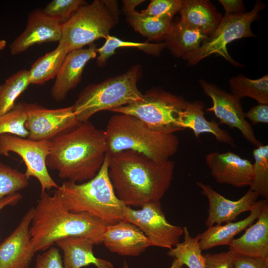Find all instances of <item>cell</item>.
<instances>
[{"instance_id": "obj_1", "label": "cell", "mask_w": 268, "mask_h": 268, "mask_svg": "<svg viewBox=\"0 0 268 268\" xmlns=\"http://www.w3.org/2000/svg\"><path fill=\"white\" fill-rule=\"evenodd\" d=\"M108 155L110 180L127 206L141 207L160 201L171 185L175 167L172 160L155 161L130 150Z\"/></svg>"}, {"instance_id": "obj_2", "label": "cell", "mask_w": 268, "mask_h": 268, "mask_svg": "<svg viewBox=\"0 0 268 268\" xmlns=\"http://www.w3.org/2000/svg\"><path fill=\"white\" fill-rule=\"evenodd\" d=\"M47 168L59 177L81 183L93 179L99 172L107 153L104 131L89 121L50 140Z\"/></svg>"}, {"instance_id": "obj_3", "label": "cell", "mask_w": 268, "mask_h": 268, "mask_svg": "<svg viewBox=\"0 0 268 268\" xmlns=\"http://www.w3.org/2000/svg\"><path fill=\"white\" fill-rule=\"evenodd\" d=\"M107 225L100 219L85 213H73L64 206L57 193L41 194L30 227L35 251H45L61 239L80 236L102 243Z\"/></svg>"}, {"instance_id": "obj_4", "label": "cell", "mask_w": 268, "mask_h": 268, "mask_svg": "<svg viewBox=\"0 0 268 268\" xmlns=\"http://www.w3.org/2000/svg\"><path fill=\"white\" fill-rule=\"evenodd\" d=\"M57 193L64 207L73 213H85L107 225L124 220L126 206L117 197L108 175V155L97 174L81 183L66 181Z\"/></svg>"}, {"instance_id": "obj_5", "label": "cell", "mask_w": 268, "mask_h": 268, "mask_svg": "<svg viewBox=\"0 0 268 268\" xmlns=\"http://www.w3.org/2000/svg\"><path fill=\"white\" fill-rule=\"evenodd\" d=\"M104 133L109 154L130 150L162 161L174 155L179 145L174 134L156 132L137 118L124 114L111 116Z\"/></svg>"}, {"instance_id": "obj_6", "label": "cell", "mask_w": 268, "mask_h": 268, "mask_svg": "<svg viewBox=\"0 0 268 268\" xmlns=\"http://www.w3.org/2000/svg\"><path fill=\"white\" fill-rule=\"evenodd\" d=\"M142 74L141 67L136 65L122 74L87 85L72 105L78 121H88L99 112L111 111L141 99L143 94L137 83Z\"/></svg>"}, {"instance_id": "obj_7", "label": "cell", "mask_w": 268, "mask_h": 268, "mask_svg": "<svg viewBox=\"0 0 268 268\" xmlns=\"http://www.w3.org/2000/svg\"><path fill=\"white\" fill-rule=\"evenodd\" d=\"M118 2L94 0L81 6L67 21L62 24L59 43L68 52L83 48L99 39L109 36L119 21Z\"/></svg>"}, {"instance_id": "obj_8", "label": "cell", "mask_w": 268, "mask_h": 268, "mask_svg": "<svg viewBox=\"0 0 268 268\" xmlns=\"http://www.w3.org/2000/svg\"><path fill=\"white\" fill-rule=\"evenodd\" d=\"M188 102L182 96L154 88L143 94L141 99L110 111L134 116L156 132L174 134L182 131L177 118Z\"/></svg>"}, {"instance_id": "obj_9", "label": "cell", "mask_w": 268, "mask_h": 268, "mask_svg": "<svg viewBox=\"0 0 268 268\" xmlns=\"http://www.w3.org/2000/svg\"><path fill=\"white\" fill-rule=\"evenodd\" d=\"M266 6L262 1L257 0L250 11L239 14H225L212 36L183 59L188 62V65L193 66L204 58L216 54L233 66L242 67V65L235 61L229 54L227 45L236 40L256 37L252 31L251 24L258 18L260 12Z\"/></svg>"}, {"instance_id": "obj_10", "label": "cell", "mask_w": 268, "mask_h": 268, "mask_svg": "<svg viewBox=\"0 0 268 268\" xmlns=\"http://www.w3.org/2000/svg\"><path fill=\"white\" fill-rule=\"evenodd\" d=\"M50 140H33L10 134H0V155L18 154L26 166L24 173L29 179L35 177L41 186V194L52 188L59 189L48 171L46 161L49 154Z\"/></svg>"}, {"instance_id": "obj_11", "label": "cell", "mask_w": 268, "mask_h": 268, "mask_svg": "<svg viewBox=\"0 0 268 268\" xmlns=\"http://www.w3.org/2000/svg\"><path fill=\"white\" fill-rule=\"evenodd\" d=\"M124 217L144 233L151 246L171 249L179 242L183 234L182 227L167 221L160 201L146 203L139 209L126 205Z\"/></svg>"}, {"instance_id": "obj_12", "label": "cell", "mask_w": 268, "mask_h": 268, "mask_svg": "<svg viewBox=\"0 0 268 268\" xmlns=\"http://www.w3.org/2000/svg\"><path fill=\"white\" fill-rule=\"evenodd\" d=\"M27 118L25 127L28 138L33 140H50L77 126L72 106L50 109L36 104L25 103Z\"/></svg>"}, {"instance_id": "obj_13", "label": "cell", "mask_w": 268, "mask_h": 268, "mask_svg": "<svg viewBox=\"0 0 268 268\" xmlns=\"http://www.w3.org/2000/svg\"><path fill=\"white\" fill-rule=\"evenodd\" d=\"M199 83L205 95L212 100V106L206 109L219 119V124L240 131L244 138L258 147L263 144L255 135L254 130L245 116L240 99L213 83L200 79Z\"/></svg>"}, {"instance_id": "obj_14", "label": "cell", "mask_w": 268, "mask_h": 268, "mask_svg": "<svg viewBox=\"0 0 268 268\" xmlns=\"http://www.w3.org/2000/svg\"><path fill=\"white\" fill-rule=\"evenodd\" d=\"M34 212L30 208L14 230L0 244V268H30L35 248L30 227Z\"/></svg>"}, {"instance_id": "obj_15", "label": "cell", "mask_w": 268, "mask_h": 268, "mask_svg": "<svg viewBox=\"0 0 268 268\" xmlns=\"http://www.w3.org/2000/svg\"><path fill=\"white\" fill-rule=\"evenodd\" d=\"M205 163L216 181L237 188L250 186L252 179V163L234 152H211Z\"/></svg>"}, {"instance_id": "obj_16", "label": "cell", "mask_w": 268, "mask_h": 268, "mask_svg": "<svg viewBox=\"0 0 268 268\" xmlns=\"http://www.w3.org/2000/svg\"><path fill=\"white\" fill-rule=\"evenodd\" d=\"M62 37V24L36 9L28 14L24 31L9 45L12 55H16L31 47L44 43L59 42Z\"/></svg>"}, {"instance_id": "obj_17", "label": "cell", "mask_w": 268, "mask_h": 268, "mask_svg": "<svg viewBox=\"0 0 268 268\" xmlns=\"http://www.w3.org/2000/svg\"><path fill=\"white\" fill-rule=\"evenodd\" d=\"M197 185L208 200V216L205 221L207 228L215 224L221 225L232 222L241 213L250 211L259 197L249 189L238 200L232 201L222 196L210 185L201 182H197Z\"/></svg>"}, {"instance_id": "obj_18", "label": "cell", "mask_w": 268, "mask_h": 268, "mask_svg": "<svg viewBox=\"0 0 268 268\" xmlns=\"http://www.w3.org/2000/svg\"><path fill=\"white\" fill-rule=\"evenodd\" d=\"M96 45L69 52L55 77L51 95L57 102L65 99L68 93L80 82L86 64L97 56Z\"/></svg>"}, {"instance_id": "obj_19", "label": "cell", "mask_w": 268, "mask_h": 268, "mask_svg": "<svg viewBox=\"0 0 268 268\" xmlns=\"http://www.w3.org/2000/svg\"><path fill=\"white\" fill-rule=\"evenodd\" d=\"M102 243L110 252L124 256H138L151 246L144 233L126 220L107 225Z\"/></svg>"}, {"instance_id": "obj_20", "label": "cell", "mask_w": 268, "mask_h": 268, "mask_svg": "<svg viewBox=\"0 0 268 268\" xmlns=\"http://www.w3.org/2000/svg\"><path fill=\"white\" fill-rule=\"evenodd\" d=\"M204 108V104L201 101L188 102L178 116L179 127L182 130L191 129L197 138L202 134H210L218 142L235 147L234 139L228 131L221 129L215 120L208 121L205 118Z\"/></svg>"}, {"instance_id": "obj_21", "label": "cell", "mask_w": 268, "mask_h": 268, "mask_svg": "<svg viewBox=\"0 0 268 268\" xmlns=\"http://www.w3.org/2000/svg\"><path fill=\"white\" fill-rule=\"evenodd\" d=\"M232 253L244 256L268 259V204L240 237L229 245Z\"/></svg>"}, {"instance_id": "obj_22", "label": "cell", "mask_w": 268, "mask_h": 268, "mask_svg": "<svg viewBox=\"0 0 268 268\" xmlns=\"http://www.w3.org/2000/svg\"><path fill=\"white\" fill-rule=\"evenodd\" d=\"M63 251L64 268H81L94 265L96 268H114L109 261L94 256L95 244L91 239L80 236H70L57 241L55 244Z\"/></svg>"}, {"instance_id": "obj_23", "label": "cell", "mask_w": 268, "mask_h": 268, "mask_svg": "<svg viewBox=\"0 0 268 268\" xmlns=\"http://www.w3.org/2000/svg\"><path fill=\"white\" fill-rule=\"evenodd\" d=\"M268 200L257 201L250 210V214L237 222H229L224 225H215L199 234V244L202 251L221 245H229L234 237L248 228L257 219Z\"/></svg>"}, {"instance_id": "obj_24", "label": "cell", "mask_w": 268, "mask_h": 268, "mask_svg": "<svg viewBox=\"0 0 268 268\" xmlns=\"http://www.w3.org/2000/svg\"><path fill=\"white\" fill-rule=\"evenodd\" d=\"M143 0H123V10L127 21L136 32L151 41L164 40L171 31L174 22L172 19L143 15L135 7Z\"/></svg>"}, {"instance_id": "obj_25", "label": "cell", "mask_w": 268, "mask_h": 268, "mask_svg": "<svg viewBox=\"0 0 268 268\" xmlns=\"http://www.w3.org/2000/svg\"><path fill=\"white\" fill-rule=\"evenodd\" d=\"M179 12L181 22L200 30L208 38L216 30L223 17L207 0H184Z\"/></svg>"}, {"instance_id": "obj_26", "label": "cell", "mask_w": 268, "mask_h": 268, "mask_svg": "<svg viewBox=\"0 0 268 268\" xmlns=\"http://www.w3.org/2000/svg\"><path fill=\"white\" fill-rule=\"evenodd\" d=\"M208 37L199 30L193 28L179 20L164 39L167 48L176 58L183 59L197 49Z\"/></svg>"}, {"instance_id": "obj_27", "label": "cell", "mask_w": 268, "mask_h": 268, "mask_svg": "<svg viewBox=\"0 0 268 268\" xmlns=\"http://www.w3.org/2000/svg\"><path fill=\"white\" fill-rule=\"evenodd\" d=\"M68 53L62 44L38 59L28 70L30 84H42L56 77Z\"/></svg>"}, {"instance_id": "obj_28", "label": "cell", "mask_w": 268, "mask_h": 268, "mask_svg": "<svg viewBox=\"0 0 268 268\" xmlns=\"http://www.w3.org/2000/svg\"><path fill=\"white\" fill-rule=\"evenodd\" d=\"M184 241L177 243L168 251L169 256L176 259L183 267L188 268H205V260L199 244V235L192 237L187 226L183 227Z\"/></svg>"}, {"instance_id": "obj_29", "label": "cell", "mask_w": 268, "mask_h": 268, "mask_svg": "<svg viewBox=\"0 0 268 268\" xmlns=\"http://www.w3.org/2000/svg\"><path fill=\"white\" fill-rule=\"evenodd\" d=\"M229 85L232 94L241 99L247 97L259 103L268 104V75L252 79L242 74L231 77Z\"/></svg>"}, {"instance_id": "obj_30", "label": "cell", "mask_w": 268, "mask_h": 268, "mask_svg": "<svg viewBox=\"0 0 268 268\" xmlns=\"http://www.w3.org/2000/svg\"><path fill=\"white\" fill-rule=\"evenodd\" d=\"M123 47L136 48L147 54L158 56L165 48V45L164 42L152 43L126 41L109 35L106 38L103 45L97 49V53L98 54L96 59L97 66L104 67L109 58L115 54L116 50Z\"/></svg>"}, {"instance_id": "obj_31", "label": "cell", "mask_w": 268, "mask_h": 268, "mask_svg": "<svg viewBox=\"0 0 268 268\" xmlns=\"http://www.w3.org/2000/svg\"><path fill=\"white\" fill-rule=\"evenodd\" d=\"M30 84L28 70L20 69L0 85V116L11 110L17 98Z\"/></svg>"}, {"instance_id": "obj_32", "label": "cell", "mask_w": 268, "mask_h": 268, "mask_svg": "<svg viewBox=\"0 0 268 268\" xmlns=\"http://www.w3.org/2000/svg\"><path fill=\"white\" fill-rule=\"evenodd\" d=\"M252 179L250 190L268 200V145L256 147L253 151Z\"/></svg>"}, {"instance_id": "obj_33", "label": "cell", "mask_w": 268, "mask_h": 268, "mask_svg": "<svg viewBox=\"0 0 268 268\" xmlns=\"http://www.w3.org/2000/svg\"><path fill=\"white\" fill-rule=\"evenodd\" d=\"M26 118L25 103L15 105L11 110L0 116V134H10L27 138L28 132L25 127Z\"/></svg>"}, {"instance_id": "obj_34", "label": "cell", "mask_w": 268, "mask_h": 268, "mask_svg": "<svg viewBox=\"0 0 268 268\" xmlns=\"http://www.w3.org/2000/svg\"><path fill=\"white\" fill-rule=\"evenodd\" d=\"M28 184L25 173L0 162V199L18 193Z\"/></svg>"}, {"instance_id": "obj_35", "label": "cell", "mask_w": 268, "mask_h": 268, "mask_svg": "<svg viewBox=\"0 0 268 268\" xmlns=\"http://www.w3.org/2000/svg\"><path fill=\"white\" fill-rule=\"evenodd\" d=\"M87 3L83 0H53L42 10L45 14L62 24L81 6Z\"/></svg>"}, {"instance_id": "obj_36", "label": "cell", "mask_w": 268, "mask_h": 268, "mask_svg": "<svg viewBox=\"0 0 268 268\" xmlns=\"http://www.w3.org/2000/svg\"><path fill=\"white\" fill-rule=\"evenodd\" d=\"M183 2L184 0H152L140 13L149 16L172 19L180 11Z\"/></svg>"}, {"instance_id": "obj_37", "label": "cell", "mask_w": 268, "mask_h": 268, "mask_svg": "<svg viewBox=\"0 0 268 268\" xmlns=\"http://www.w3.org/2000/svg\"><path fill=\"white\" fill-rule=\"evenodd\" d=\"M35 268H64L59 250L52 246L42 254L38 255Z\"/></svg>"}, {"instance_id": "obj_38", "label": "cell", "mask_w": 268, "mask_h": 268, "mask_svg": "<svg viewBox=\"0 0 268 268\" xmlns=\"http://www.w3.org/2000/svg\"><path fill=\"white\" fill-rule=\"evenodd\" d=\"M205 268H234V254L228 251L203 255Z\"/></svg>"}, {"instance_id": "obj_39", "label": "cell", "mask_w": 268, "mask_h": 268, "mask_svg": "<svg viewBox=\"0 0 268 268\" xmlns=\"http://www.w3.org/2000/svg\"><path fill=\"white\" fill-rule=\"evenodd\" d=\"M234 268H268V259L234 254Z\"/></svg>"}, {"instance_id": "obj_40", "label": "cell", "mask_w": 268, "mask_h": 268, "mask_svg": "<svg viewBox=\"0 0 268 268\" xmlns=\"http://www.w3.org/2000/svg\"><path fill=\"white\" fill-rule=\"evenodd\" d=\"M246 119L253 125L268 123V104L259 103L245 113Z\"/></svg>"}, {"instance_id": "obj_41", "label": "cell", "mask_w": 268, "mask_h": 268, "mask_svg": "<svg viewBox=\"0 0 268 268\" xmlns=\"http://www.w3.org/2000/svg\"><path fill=\"white\" fill-rule=\"evenodd\" d=\"M223 7L225 14H239L246 12L243 1L241 0H219Z\"/></svg>"}, {"instance_id": "obj_42", "label": "cell", "mask_w": 268, "mask_h": 268, "mask_svg": "<svg viewBox=\"0 0 268 268\" xmlns=\"http://www.w3.org/2000/svg\"><path fill=\"white\" fill-rule=\"evenodd\" d=\"M21 199V195L19 193H17L0 199V210L7 205H16Z\"/></svg>"}, {"instance_id": "obj_43", "label": "cell", "mask_w": 268, "mask_h": 268, "mask_svg": "<svg viewBox=\"0 0 268 268\" xmlns=\"http://www.w3.org/2000/svg\"><path fill=\"white\" fill-rule=\"evenodd\" d=\"M170 268H183V267L181 266L177 261V260L174 259V260L171 264V266Z\"/></svg>"}, {"instance_id": "obj_44", "label": "cell", "mask_w": 268, "mask_h": 268, "mask_svg": "<svg viewBox=\"0 0 268 268\" xmlns=\"http://www.w3.org/2000/svg\"><path fill=\"white\" fill-rule=\"evenodd\" d=\"M6 46V42L4 40H0V50H3Z\"/></svg>"}, {"instance_id": "obj_45", "label": "cell", "mask_w": 268, "mask_h": 268, "mask_svg": "<svg viewBox=\"0 0 268 268\" xmlns=\"http://www.w3.org/2000/svg\"><path fill=\"white\" fill-rule=\"evenodd\" d=\"M123 268H130L127 263L125 261H124Z\"/></svg>"}]
</instances>
